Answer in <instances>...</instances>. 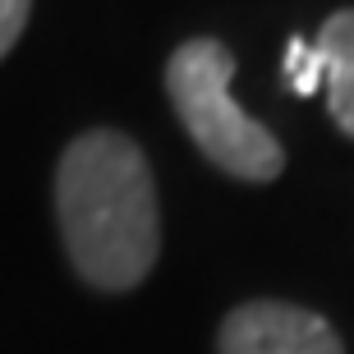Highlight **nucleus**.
<instances>
[{
	"mask_svg": "<svg viewBox=\"0 0 354 354\" xmlns=\"http://www.w3.org/2000/svg\"><path fill=\"white\" fill-rule=\"evenodd\" d=\"M55 216L74 272L97 290H133L161 249L157 184L143 147L120 129H88L55 171Z\"/></svg>",
	"mask_w": 354,
	"mask_h": 354,
	"instance_id": "nucleus-1",
	"label": "nucleus"
},
{
	"mask_svg": "<svg viewBox=\"0 0 354 354\" xmlns=\"http://www.w3.org/2000/svg\"><path fill=\"white\" fill-rule=\"evenodd\" d=\"M230 79H235V55L216 37H189L166 60V97L198 152L235 180L267 184L286 171V152L267 124L235 106Z\"/></svg>",
	"mask_w": 354,
	"mask_h": 354,
	"instance_id": "nucleus-2",
	"label": "nucleus"
},
{
	"mask_svg": "<svg viewBox=\"0 0 354 354\" xmlns=\"http://www.w3.org/2000/svg\"><path fill=\"white\" fill-rule=\"evenodd\" d=\"M221 354H345L341 336L313 308L281 299H253L230 308L216 336Z\"/></svg>",
	"mask_w": 354,
	"mask_h": 354,
	"instance_id": "nucleus-3",
	"label": "nucleus"
},
{
	"mask_svg": "<svg viewBox=\"0 0 354 354\" xmlns=\"http://www.w3.org/2000/svg\"><path fill=\"white\" fill-rule=\"evenodd\" d=\"M313 51L322 55V88L336 129L354 138V10H336L322 24Z\"/></svg>",
	"mask_w": 354,
	"mask_h": 354,
	"instance_id": "nucleus-4",
	"label": "nucleus"
},
{
	"mask_svg": "<svg viewBox=\"0 0 354 354\" xmlns=\"http://www.w3.org/2000/svg\"><path fill=\"white\" fill-rule=\"evenodd\" d=\"M286 79H290V88L299 92V97H313V92L322 88V55H317L304 37L286 41Z\"/></svg>",
	"mask_w": 354,
	"mask_h": 354,
	"instance_id": "nucleus-5",
	"label": "nucleus"
},
{
	"mask_svg": "<svg viewBox=\"0 0 354 354\" xmlns=\"http://www.w3.org/2000/svg\"><path fill=\"white\" fill-rule=\"evenodd\" d=\"M28 10H32V0H0V60L10 55L19 32L28 28Z\"/></svg>",
	"mask_w": 354,
	"mask_h": 354,
	"instance_id": "nucleus-6",
	"label": "nucleus"
}]
</instances>
